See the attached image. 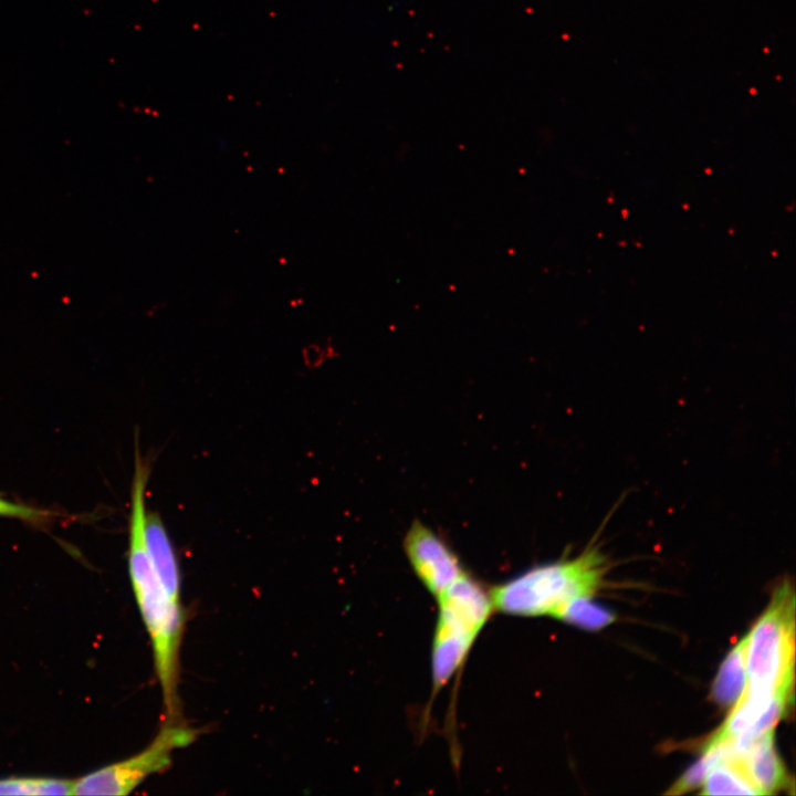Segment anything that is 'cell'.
<instances>
[{
    "label": "cell",
    "instance_id": "cell-1",
    "mask_svg": "<svg viewBox=\"0 0 796 796\" xmlns=\"http://www.w3.org/2000/svg\"><path fill=\"white\" fill-rule=\"evenodd\" d=\"M148 478L149 465L136 446L128 530V570L142 619L151 641L164 703L169 720H176L185 617L181 604L175 603L164 589L147 549L145 522Z\"/></svg>",
    "mask_w": 796,
    "mask_h": 796
},
{
    "label": "cell",
    "instance_id": "cell-2",
    "mask_svg": "<svg viewBox=\"0 0 796 796\" xmlns=\"http://www.w3.org/2000/svg\"><path fill=\"white\" fill-rule=\"evenodd\" d=\"M608 569L596 546L574 558L533 566L493 586L489 593L494 611L520 617L551 616L568 601L591 597Z\"/></svg>",
    "mask_w": 796,
    "mask_h": 796
},
{
    "label": "cell",
    "instance_id": "cell-3",
    "mask_svg": "<svg viewBox=\"0 0 796 796\" xmlns=\"http://www.w3.org/2000/svg\"><path fill=\"white\" fill-rule=\"evenodd\" d=\"M746 642L747 683L744 692L793 696L795 664V597L782 583L754 624Z\"/></svg>",
    "mask_w": 796,
    "mask_h": 796
},
{
    "label": "cell",
    "instance_id": "cell-4",
    "mask_svg": "<svg viewBox=\"0 0 796 796\" xmlns=\"http://www.w3.org/2000/svg\"><path fill=\"white\" fill-rule=\"evenodd\" d=\"M431 667L438 692L465 661L473 643L494 611L489 590L465 573L438 597Z\"/></svg>",
    "mask_w": 796,
    "mask_h": 796
},
{
    "label": "cell",
    "instance_id": "cell-5",
    "mask_svg": "<svg viewBox=\"0 0 796 796\" xmlns=\"http://www.w3.org/2000/svg\"><path fill=\"white\" fill-rule=\"evenodd\" d=\"M197 735L195 729L168 720L139 753L75 779L72 795H127L147 777L167 769L174 751L190 745Z\"/></svg>",
    "mask_w": 796,
    "mask_h": 796
},
{
    "label": "cell",
    "instance_id": "cell-6",
    "mask_svg": "<svg viewBox=\"0 0 796 796\" xmlns=\"http://www.w3.org/2000/svg\"><path fill=\"white\" fill-rule=\"evenodd\" d=\"M404 549L416 576L436 598L467 573L451 547L419 521L408 528Z\"/></svg>",
    "mask_w": 796,
    "mask_h": 796
},
{
    "label": "cell",
    "instance_id": "cell-7",
    "mask_svg": "<svg viewBox=\"0 0 796 796\" xmlns=\"http://www.w3.org/2000/svg\"><path fill=\"white\" fill-rule=\"evenodd\" d=\"M147 549L156 574L169 597L180 603V568L171 538L159 514L147 512L145 522Z\"/></svg>",
    "mask_w": 796,
    "mask_h": 796
},
{
    "label": "cell",
    "instance_id": "cell-8",
    "mask_svg": "<svg viewBox=\"0 0 796 796\" xmlns=\"http://www.w3.org/2000/svg\"><path fill=\"white\" fill-rule=\"evenodd\" d=\"M740 762L763 795L788 785L786 768L774 745V730L758 739Z\"/></svg>",
    "mask_w": 796,
    "mask_h": 796
},
{
    "label": "cell",
    "instance_id": "cell-9",
    "mask_svg": "<svg viewBox=\"0 0 796 796\" xmlns=\"http://www.w3.org/2000/svg\"><path fill=\"white\" fill-rule=\"evenodd\" d=\"M746 642L747 636L731 649L712 684V698L721 706L734 705L746 688Z\"/></svg>",
    "mask_w": 796,
    "mask_h": 796
},
{
    "label": "cell",
    "instance_id": "cell-10",
    "mask_svg": "<svg viewBox=\"0 0 796 796\" xmlns=\"http://www.w3.org/2000/svg\"><path fill=\"white\" fill-rule=\"evenodd\" d=\"M701 786L704 795H763L739 760L715 764Z\"/></svg>",
    "mask_w": 796,
    "mask_h": 796
},
{
    "label": "cell",
    "instance_id": "cell-11",
    "mask_svg": "<svg viewBox=\"0 0 796 796\" xmlns=\"http://www.w3.org/2000/svg\"><path fill=\"white\" fill-rule=\"evenodd\" d=\"M553 617L586 630H599L615 621V615L590 597L568 601Z\"/></svg>",
    "mask_w": 796,
    "mask_h": 796
},
{
    "label": "cell",
    "instance_id": "cell-12",
    "mask_svg": "<svg viewBox=\"0 0 796 796\" xmlns=\"http://www.w3.org/2000/svg\"><path fill=\"white\" fill-rule=\"evenodd\" d=\"M74 781L51 777L0 779V795H72Z\"/></svg>",
    "mask_w": 796,
    "mask_h": 796
},
{
    "label": "cell",
    "instance_id": "cell-13",
    "mask_svg": "<svg viewBox=\"0 0 796 796\" xmlns=\"http://www.w3.org/2000/svg\"><path fill=\"white\" fill-rule=\"evenodd\" d=\"M54 516L53 512L17 503L0 495V517L18 519L30 523H44Z\"/></svg>",
    "mask_w": 796,
    "mask_h": 796
}]
</instances>
